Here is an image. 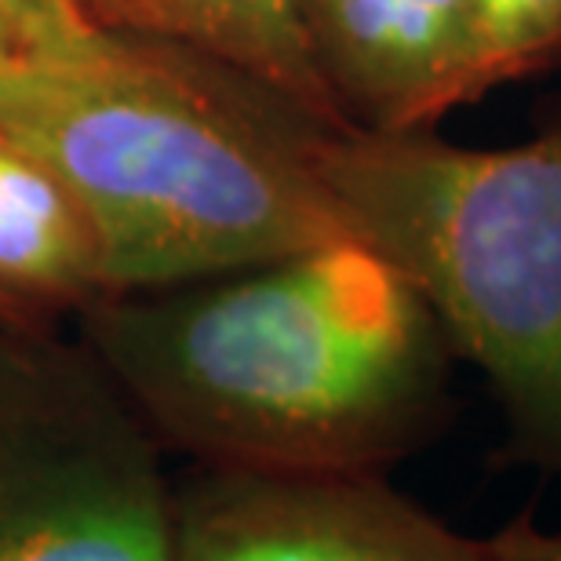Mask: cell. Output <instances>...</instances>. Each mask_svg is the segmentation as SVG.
<instances>
[{
    "instance_id": "12",
    "label": "cell",
    "mask_w": 561,
    "mask_h": 561,
    "mask_svg": "<svg viewBox=\"0 0 561 561\" xmlns=\"http://www.w3.org/2000/svg\"><path fill=\"white\" fill-rule=\"evenodd\" d=\"M15 55H19V44L15 37L4 30V22H0V81H4V73H8V66L15 62Z\"/></svg>"
},
{
    "instance_id": "3",
    "label": "cell",
    "mask_w": 561,
    "mask_h": 561,
    "mask_svg": "<svg viewBox=\"0 0 561 561\" xmlns=\"http://www.w3.org/2000/svg\"><path fill=\"white\" fill-rule=\"evenodd\" d=\"M318 168L346 233L423 291L481 373L511 456L561 478V92L518 146L332 128Z\"/></svg>"
},
{
    "instance_id": "4",
    "label": "cell",
    "mask_w": 561,
    "mask_h": 561,
    "mask_svg": "<svg viewBox=\"0 0 561 561\" xmlns=\"http://www.w3.org/2000/svg\"><path fill=\"white\" fill-rule=\"evenodd\" d=\"M168 453L77 332L0 310V561H172Z\"/></svg>"
},
{
    "instance_id": "2",
    "label": "cell",
    "mask_w": 561,
    "mask_h": 561,
    "mask_svg": "<svg viewBox=\"0 0 561 561\" xmlns=\"http://www.w3.org/2000/svg\"><path fill=\"white\" fill-rule=\"evenodd\" d=\"M332 128L241 66L136 30L19 51L0 81V131L81 197L110 291L354 241L318 168Z\"/></svg>"
},
{
    "instance_id": "11",
    "label": "cell",
    "mask_w": 561,
    "mask_h": 561,
    "mask_svg": "<svg viewBox=\"0 0 561 561\" xmlns=\"http://www.w3.org/2000/svg\"><path fill=\"white\" fill-rule=\"evenodd\" d=\"M485 540L496 561H561V533H551L533 514L507 522Z\"/></svg>"
},
{
    "instance_id": "6",
    "label": "cell",
    "mask_w": 561,
    "mask_h": 561,
    "mask_svg": "<svg viewBox=\"0 0 561 561\" xmlns=\"http://www.w3.org/2000/svg\"><path fill=\"white\" fill-rule=\"evenodd\" d=\"M291 19L346 128L437 131L489 92L470 0H291Z\"/></svg>"
},
{
    "instance_id": "7",
    "label": "cell",
    "mask_w": 561,
    "mask_h": 561,
    "mask_svg": "<svg viewBox=\"0 0 561 561\" xmlns=\"http://www.w3.org/2000/svg\"><path fill=\"white\" fill-rule=\"evenodd\" d=\"M106 291L103 241L81 197L0 131V310L62 324Z\"/></svg>"
},
{
    "instance_id": "1",
    "label": "cell",
    "mask_w": 561,
    "mask_h": 561,
    "mask_svg": "<svg viewBox=\"0 0 561 561\" xmlns=\"http://www.w3.org/2000/svg\"><path fill=\"white\" fill-rule=\"evenodd\" d=\"M73 332L164 453L201 470L387 478L456 409L442 318L362 241L110 291Z\"/></svg>"
},
{
    "instance_id": "9",
    "label": "cell",
    "mask_w": 561,
    "mask_h": 561,
    "mask_svg": "<svg viewBox=\"0 0 561 561\" xmlns=\"http://www.w3.org/2000/svg\"><path fill=\"white\" fill-rule=\"evenodd\" d=\"M470 15L489 92L561 66V0H470Z\"/></svg>"
},
{
    "instance_id": "5",
    "label": "cell",
    "mask_w": 561,
    "mask_h": 561,
    "mask_svg": "<svg viewBox=\"0 0 561 561\" xmlns=\"http://www.w3.org/2000/svg\"><path fill=\"white\" fill-rule=\"evenodd\" d=\"M172 561H496L383 474L175 478Z\"/></svg>"
},
{
    "instance_id": "10",
    "label": "cell",
    "mask_w": 561,
    "mask_h": 561,
    "mask_svg": "<svg viewBox=\"0 0 561 561\" xmlns=\"http://www.w3.org/2000/svg\"><path fill=\"white\" fill-rule=\"evenodd\" d=\"M0 22L15 37L19 51L59 48L99 26L84 0H0Z\"/></svg>"
},
{
    "instance_id": "8",
    "label": "cell",
    "mask_w": 561,
    "mask_h": 561,
    "mask_svg": "<svg viewBox=\"0 0 561 561\" xmlns=\"http://www.w3.org/2000/svg\"><path fill=\"white\" fill-rule=\"evenodd\" d=\"M84 8L99 26L157 33L219 55L324 125L346 128L307 59L291 0H84Z\"/></svg>"
}]
</instances>
